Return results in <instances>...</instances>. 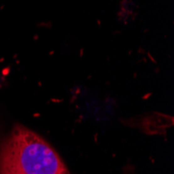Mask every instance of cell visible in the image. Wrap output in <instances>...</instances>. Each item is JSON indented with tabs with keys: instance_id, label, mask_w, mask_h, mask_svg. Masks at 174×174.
I'll list each match as a JSON object with an SVG mask.
<instances>
[{
	"instance_id": "cell-1",
	"label": "cell",
	"mask_w": 174,
	"mask_h": 174,
	"mask_svg": "<svg viewBox=\"0 0 174 174\" xmlns=\"http://www.w3.org/2000/svg\"><path fill=\"white\" fill-rule=\"evenodd\" d=\"M0 174H70L58 153L42 138L16 125L0 151Z\"/></svg>"
}]
</instances>
